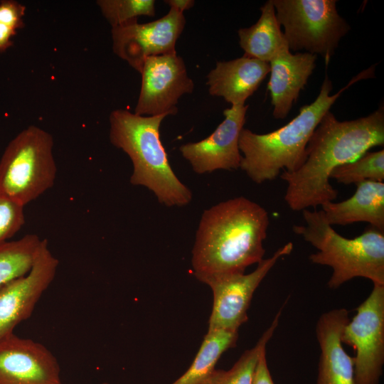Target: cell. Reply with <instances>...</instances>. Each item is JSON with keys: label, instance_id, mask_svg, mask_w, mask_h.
Returning a JSON list of instances; mask_svg holds the SVG:
<instances>
[{"label": "cell", "instance_id": "3957f363", "mask_svg": "<svg viewBox=\"0 0 384 384\" xmlns=\"http://www.w3.org/2000/svg\"><path fill=\"white\" fill-rule=\"evenodd\" d=\"M375 65L353 77L348 85L331 95L333 85L326 75L319 95L284 126L269 133L257 134L243 128L238 146L240 167L255 183L272 181L283 171L293 172L304 163L308 142L324 114L340 95L355 82L374 76Z\"/></svg>", "mask_w": 384, "mask_h": 384}, {"label": "cell", "instance_id": "2e32d148", "mask_svg": "<svg viewBox=\"0 0 384 384\" xmlns=\"http://www.w3.org/2000/svg\"><path fill=\"white\" fill-rule=\"evenodd\" d=\"M317 55L307 52H285L269 63L270 76L267 90L275 119H284L297 101L316 67Z\"/></svg>", "mask_w": 384, "mask_h": 384}, {"label": "cell", "instance_id": "4316f807", "mask_svg": "<svg viewBox=\"0 0 384 384\" xmlns=\"http://www.w3.org/2000/svg\"><path fill=\"white\" fill-rule=\"evenodd\" d=\"M252 384H274L267 366L266 351L262 352L258 360Z\"/></svg>", "mask_w": 384, "mask_h": 384}, {"label": "cell", "instance_id": "7a4b0ae2", "mask_svg": "<svg viewBox=\"0 0 384 384\" xmlns=\"http://www.w3.org/2000/svg\"><path fill=\"white\" fill-rule=\"evenodd\" d=\"M270 225L267 211L244 196L218 203L203 211L192 249L197 279L205 283L223 274L244 273L263 260Z\"/></svg>", "mask_w": 384, "mask_h": 384}, {"label": "cell", "instance_id": "7402d4cb", "mask_svg": "<svg viewBox=\"0 0 384 384\" xmlns=\"http://www.w3.org/2000/svg\"><path fill=\"white\" fill-rule=\"evenodd\" d=\"M282 309L256 344L246 350L229 370L215 369L201 384H252L258 360L279 325Z\"/></svg>", "mask_w": 384, "mask_h": 384}, {"label": "cell", "instance_id": "30bf717a", "mask_svg": "<svg viewBox=\"0 0 384 384\" xmlns=\"http://www.w3.org/2000/svg\"><path fill=\"white\" fill-rule=\"evenodd\" d=\"M186 24L183 13L170 8L163 17L146 23L137 20L112 28V50L141 73L146 59L176 53V43Z\"/></svg>", "mask_w": 384, "mask_h": 384}, {"label": "cell", "instance_id": "ac0fdd59", "mask_svg": "<svg viewBox=\"0 0 384 384\" xmlns=\"http://www.w3.org/2000/svg\"><path fill=\"white\" fill-rule=\"evenodd\" d=\"M326 221L331 225H346L366 222L371 227L384 231V183L366 181L356 184L349 198L321 206Z\"/></svg>", "mask_w": 384, "mask_h": 384}, {"label": "cell", "instance_id": "d4e9b609", "mask_svg": "<svg viewBox=\"0 0 384 384\" xmlns=\"http://www.w3.org/2000/svg\"><path fill=\"white\" fill-rule=\"evenodd\" d=\"M22 205L0 193V244L6 242L23 225Z\"/></svg>", "mask_w": 384, "mask_h": 384}, {"label": "cell", "instance_id": "7c38bea8", "mask_svg": "<svg viewBox=\"0 0 384 384\" xmlns=\"http://www.w3.org/2000/svg\"><path fill=\"white\" fill-rule=\"evenodd\" d=\"M58 264L48 241L43 239L28 273L0 289V338L13 334L18 324L32 315L40 298L53 281Z\"/></svg>", "mask_w": 384, "mask_h": 384}, {"label": "cell", "instance_id": "cb8c5ba5", "mask_svg": "<svg viewBox=\"0 0 384 384\" xmlns=\"http://www.w3.org/2000/svg\"><path fill=\"white\" fill-rule=\"evenodd\" d=\"M102 14L112 28L137 20L140 16H154V0H99Z\"/></svg>", "mask_w": 384, "mask_h": 384}, {"label": "cell", "instance_id": "5b68a950", "mask_svg": "<svg viewBox=\"0 0 384 384\" xmlns=\"http://www.w3.org/2000/svg\"><path fill=\"white\" fill-rule=\"evenodd\" d=\"M304 224L294 225L293 232L316 250L310 261L332 268L328 282L331 289L364 277L384 285V231L373 227L355 238L339 235L326 220L321 210H302Z\"/></svg>", "mask_w": 384, "mask_h": 384}, {"label": "cell", "instance_id": "8992f818", "mask_svg": "<svg viewBox=\"0 0 384 384\" xmlns=\"http://www.w3.org/2000/svg\"><path fill=\"white\" fill-rule=\"evenodd\" d=\"M53 139L31 125L6 146L0 160V193L25 206L50 188L56 176Z\"/></svg>", "mask_w": 384, "mask_h": 384}, {"label": "cell", "instance_id": "ba28073f", "mask_svg": "<svg viewBox=\"0 0 384 384\" xmlns=\"http://www.w3.org/2000/svg\"><path fill=\"white\" fill-rule=\"evenodd\" d=\"M353 348L356 384H379L384 364V285L373 284L341 336Z\"/></svg>", "mask_w": 384, "mask_h": 384}, {"label": "cell", "instance_id": "f1b7e54d", "mask_svg": "<svg viewBox=\"0 0 384 384\" xmlns=\"http://www.w3.org/2000/svg\"><path fill=\"white\" fill-rule=\"evenodd\" d=\"M164 3L168 4L170 8L183 13L184 11L191 9L195 1L193 0H165Z\"/></svg>", "mask_w": 384, "mask_h": 384}, {"label": "cell", "instance_id": "44dd1931", "mask_svg": "<svg viewBox=\"0 0 384 384\" xmlns=\"http://www.w3.org/2000/svg\"><path fill=\"white\" fill-rule=\"evenodd\" d=\"M43 240L34 234L0 244V289L9 282L26 275L32 268Z\"/></svg>", "mask_w": 384, "mask_h": 384}, {"label": "cell", "instance_id": "ffe728a7", "mask_svg": "<svg viewBox=\"0 0 384 384\" xmlns=\"http://www.w3.org/2000/svg\"><path fill=\"white\" fill-rule=\"evenodd\" d=\"M238 338V331H208L189 368L171 384H201L223 353L236 346Z\"/></svg>", "mask_w": 384, "mask_h": 384}, {"label": "cell", "instance_id": "484cf974", "mask_svg": "<svg viewBox=\"0 0 384 384\" xmlns=\"http://www.w3.org/2000/svg\"><path fill=\"white\" fill-rule=\"evenodd\" d=\"M26 7L19 2L14 0L0 1V23L11 27L15 30L24 27L23 17Z\"/></svg>", "mask_w": 384, "mask_h": 384}, {"label": "cell", "instance_id": "83f0119b", "mask_svg": "<svg viewBox=\"0 0 384 384\" xmlns=\"http://www.w3.org/2000/svg\"><path fill=\"white\" fill-rule=\"evenodd\" d=\"M16 33V30L0 23V54L13 45L11 38Z\"/></svg>", "mask_w": 384, "mask_h": 384}, {"label": "cell", "instance_id": "f546056e", "mask_svg": "<svg viewBox=\"0 0 384 384\" xmlns=\"http://www.w3.org/2000/svg\"><path fill=\"white\" fill-rule=\"evenodd\" d=\"M101 384H109V383H101Z\"/></svg>", "mask_w": 384, "mask_h": 384}, {"label": "cell", "instance_id": "d6986e66", "mask_svg": "<svg viewBox=\"0 0 384 384\" xmlns=\"http://www.w3.org/2000/svg\"><path fill=\"white\" fill-rule=\"evenodd\" d=\"M260 11L261 15L255 24L238 31L239 44L244 55L270 63L290 50L272 0L266 1Z\"/></svg>", "mask_w": 384, "mask_h": 384}, {"label": "cell", "instance_id": "603a6c76", "mask_svg": "<svg viewBox=\"0 0 384 384\" xmlns=\"http://www.w3.org/2000/svg\"><path fill=\"white\" fill-rule=\"evenodd\" d=\"M331 178L346 185L366 181L383 182L384 150L366 151L356 160L335 169Z\"/></svg>", "mask_w": 384, "mask_h": 384}, {"label": "cell", "instance_id": "8fae6325", "mask_svg": "<svg viewBox=\"0 0 384 384\" xmlns=\"http://www.w3.org/2000/svg\"><path fill=\"white\" fill-rule=\"evenodd\" d=\"M140 73L141 89L134 109L139 115H174L180 97L194 89L185 63L177 53L147 58Z\"/></svg>", "mask_w": 384, "mask_h": 384}, {"label": "cell", "instance_id": "52a82bcc", "mask_svg": "<svg viewBox=\"0 0 384 384\" xmlns=\"http://www.w3.org/2000/svg\"><path fill=\"white\" fill-rule=\"evenodd\" d=\"M289 50L320 55L326 65L351 27L335 0H272Z\"/></svg>", "mask_w": 384, "mask_h": 384}, {"label": "cell", "instance_id": "4fadbf2b", "mask_svg": "<svg viewBox=\"0 0 384 384\" xmlns=\"http://www.w3.org/2000/svg\"><path fill=\"white\" fill-rule=\"evenodd\" d=\"M248 105H235L223 111L224 120L208 137L182 144L180 152L198 174L240 169L242 154L240 134L244 128Z\"/></svg>", "mask_w": 384, "mask_h": 384}, {"label": "cell", "instance_id": "6da1fadb", "mask_svg": "<svg viewBox=\"0 0 384 384\" xmlns=\"http://www.w3.org/2000/svg\"><path fill=\"white\" fill-rule=\"evenodd\" d=\"M383 144V105L370 114L350 121H338L329 110L308 142L304 163L295 171H283L279 176L287 185L286 203L294 211H302L334 201L338 191L330 183L333 171Z\"/></svg>", "mask_w": 384, "mask_h": 384}, {"label": "cell", "instance_id": "9a60e30c", "mask_svg": "<svg viewBox=\"0 0 384 384\" xmlns=\"http://www.w3.org/2000/svg\"><path fill=\"white\" fill-rule=\"evenodd\" d=\"M349 319L345 308L334 309L319 316L316 326L321 350L316 384H356L354 358L347 353L341 340Z\"/></svg>", "mask_w": 384, "mask_h": 384}, {"label": "cell", "instance_id": "5bb4252c", "mask_svg": "<svg viewBox=\"0 0 384 384\" xmlns=\"http://www.w3.org/2000/svg\"><path fill=\"white\" fill-rule=\"evenodd\" d=\"M0 384H62L58 362L44 345L13 333L0 338Z\"/></svg>", "mask_w": 384, "mask_h": 384}, {"label": "cell", "instance_id": "9c48e42d", "mask_svg": "<svg viewBox=\"0 0 384 384\" xmlns=\"http://www.w3.org/2000/svg\"><path fill=\"white\" fill-rule=\"evenodd\" d=\"M292 250L293 244L289 242L257 264L255 270L249 274H223L207 281L206 284L211 288L213 296L208 331H238L247 321V310L255 290L277 262Z\"/></svg>", "mask_w": 384, "mask_h": 384}, {"label": "cell", "instance_id": "277c9868", "mask_svg": "<svg viewBox=\"0 0 384 384\" xmlns=\"http://www.w3.org/2000/svg\"><path fill=\"white\" fill-rule=\"evenodd\" d=\"M167 116L113 110L109 117L110 141L131 159L132 185L146 187L167 207H181L191 201L192 192L174 172L161 142L159 128Z\"/></svg>", "mask_w": 384, "mask_h": 384}, {"label": "cell", "instance_id": "e0dca14e", "mask_svg": "<svg viewBox=\"0 0 384 384\" xmlns=\"http://www.w3.org/2000/svg\"><path fill=\"white\" fill-rule=\"evenodd\" d=\"M270 71L269 63L246 55L218 61L215 68L207 75L208 92L223 97L232 106L245 105Z\"/></svg>", "mask_w": 384, "mask_h": 384}]
</instances>
